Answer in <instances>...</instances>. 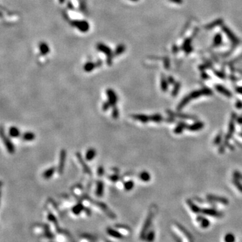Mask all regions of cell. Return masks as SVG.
I'll return each mask as SVG.
<instances>
[{
    "instance_id": "cell-1",
    "label": "cell",
    "mask_w": 242,
    "mask_h": 242,
    "mask_svg": "<svg viewBox=\"0 0 242 242\" xmlns=\"http://www.w3.org/2000/svg\"><path fill=\"white\" fill-rule=\"evenodd\" d=\"M1 137L3 143H4V145L7 149V151H8V153L11 154L14 153L15 152V147L14 144H13V143L11 141V140L9 139L8 137L4 134L3 128H1Z\"/></svg>"
},
{
    "instance_id": "cell-2",
    "label": "cell",
    "mask_w": 242,
    "mask_h": 242,
    "mask_svg": "<svg viewBox=\"0 0 242 242\" xmlns=\"http://www.w3.org/2000/svg\"><path fill=\"white\" fill-rule=\"evenodd\" d=\"M67 158V151L65 149H62L60 152L59 155V161L58 167H57V171H58L59 174H63L64 171L65 165Z\"/></svg>"
},
{
    "instance_id": "cell-3",
    "label": "cell",
    "mask_w": 242,
    "mask_h": 242,
    "mask_svg": "<svg viewBox=\"0 0 242 242\" xmlns=\"http://www.w3.org/2000/svg\"><path fill=\"white\" fill-rule=\"evenodd\" d=\"M75 155H76V157H77L78 161H79V163H80V165L82 166V169H83V171H84L85 174H88L89 176H91V169L89 167L88 165H87V163L85 162L84 159H83L82 156H81V154L79 153V152H77Z\"/></svg>"
},
{
    "instance_id": "cell-4",
    "label": "cell",
    "mask_w": 242,
    "mask_h": 242,
    "mask_svg": "<svg viewBox=\"0 0 242 242\" xmlns=\"http://www.w3.org/2000/svg\"><path fill=\"white\" fill-rule=\"evenodd\" d=\"M106 94H107L108 98V102L111 104L112 107L117 105V103L118 102V97L114 91L112 89H108L106 90Z\"/></svg>"
},
{
    "instance_id": "cell-5",
    "label": "cell",
    "mask_w": 242,
    "mask_h": 242,
    "mask_svg": "<svg viewBox=\"0 0 242 242\" xmlns=\"http://www.w3.org/2000/svg\"><path fill=\"white\" fill-rule=\"evenodd\" d=\"M134 120H137L141 123H147L149 121H150V117L145 115V114H133L131 116Z\"/></svg>"
},
{
    "instance_id": "cell-6",
    "label": "cell",
    "mask_w": 242,
    "mask_h": 242,
    "mask_svg": "<svg viewBox=\"0 0 242 242\" xmlns=\"http://www.w3.org/2000/svg\"><path fill=\"white\" fill-rule=\"evenodd\" d=\"M104 182L102 181L99 180L97 182V186H96V196H98V197H101L103 196V193H104Z\"/></svg>"
},
{
    "instance_id": "cell-7",
    "label": "cell",
    "mask_w": 242,
    "mask_h": 242,
    "mask_svg": "<svg viewBox=\"0 0 242 242\" xmlns=\"http://www.w3.org/2000/svg\"><path fill=\"white\" fill-rule=\"evenodd\" d=\"M96 155V151L94 148H89L85 153V159L87 161H91L94 159Z\"/></svg>"
},
{
    "instance_id": "cell-8",
    "label": "cell",
    "mask_w": 242,
    "mask_h": 242,
    "mask_svg": "<svg viewBox=\"0 0 242 242\" xmlns=\"http://www.w3.org/2000/svg\"><path fill=\"white\" fill-rule=\"evenodd\" d=\"M9 135L13 138H18L20 136V131L18 127H11L9 129Z\"/></svg>"
},
{
    "instance_id": "cell-9",
    "label": "cell",
    "mask_w": 242,
    "mask_h": 242,
    "mask_svg": "<svg viewBox=\"0 0 242 242\" xmlns=\"http://www.w3.org/2000/svg\"><path fill=\"white\" fill-rule=\"evenodd\" d=\"M203 213L205 215H209V216L215 217H221L222 216L221 213H219L218 211L213 210V209H204Z\"/></svg>"
},
{
    "instance_id": "cell-10",
    "label": "cell",
    "mask_w": 242,
    "mask_h": 242,
    "mask_svg": "<svg viewBox=\"0 0 242 242\" xmlns=\"http://www.w3.org/2000/svg\"><path fill=\"white\" fill-rule=\"evenodd\" d=\"M36 138V135L32 132H26L22 135V139L25 141H32Z\"/></svg>"
},
{
    "instance_id": "cell-11",
    "label": "cell",
    "mask_w": 242,
    "mask_h": 242,
    "mask_svg": "<svg viewBox=\"0 0 242 242\" xmlns=\"http://www.w3.org/2000/svg\"><path fill=\"white\" fill-rule=\"evenodd\" d=\"M56 170V168L55 167H51L50 168L47 169V170L45 171L43 173V176L45 179H50L53 175L55 174V171Z\"/></svg>"
},
{
    "instance_id": "cell-12",
    "label": "cell",
    "mask_w": 242,
    "mask_h": 242,
    "mask_svg": "<svg viewBox=\"0 0 242 242\" xmlns=\"http://www.w3.org/2000/svg\"><path fill=\"white\" fill-rule=\"evenodd\" d=\"M197 220L200 223V225H201V227L202 228L206 229L209 227V225H210V222H209V220L207 219L203 218V217H199V218L197 219Z\"/></svg>"
},
{
    "instance_id": "cell-13",
    "label": "cell",
    "mask_w": 242,
    "mask_h": 242,
    "mask_svg": "<svg viewBox=\"0 0 242 242\" xmlns=\"http://www.w3.org/2000/svg\"><path fill=\"white\" fill-rule=\"evenodd\" d=\"M152 218H153V213H150L149 214V215H148L147 218L145 223V225L143 227V231H142L143 234H144L145 233L147 230V229L149 228V225L151 224V223Z\"/></svg>"
},
{
    "instance_id": "cell-14",
    "label": "cell",
    "mask_w": 242,
    "mask_h": 242,
    "mask_svg": "<svg viewBox=\"0 0 242 242\" xmlns=\"http://www.w3.org/2000/svg\"><path fill=\"white\" fill-rule=\"evenodd\" d=\"M124 187L127 191H130L134 187V182L133 180H128L124 183Z\"/></svg>"
},
{
    "instance_id": "cell-15",
    "label": "cell",
    "mask_w": 242,
    "mask_h": 242,
    "mask_svg": "<svg viewBox=\"0 0 242 242\" xmlns=\"http://www.w3.org/2000/svg\"><path fill=\"white\" fill-rule=\"evenodd\" d=\"M139 178L143 182H148L150 180V175L147 171H142L139 174Z\"/></svg>"
},
{
    "instance_id": "cell-16",
    "label": "cell",
    "mask_w": 242,
    "mask_h": 242,
    "mask_svg": "<svg viewBox=\"0 0 242 242\" xmlns=\"http://www.w3.org/2000/svg\"><path fill=\"white\" fill-rule=\"evenodd\" d=\"M224 242H235V237L233 233H227L224 237Z\"/></svg>"
},
{
    "instance_id": "cell-17",
    "label": "cell",
    "mask_w": 242,
    "mask_h": 242,
    "mask_svg": "<svg viewBox=\"0 0 242 242\" xmlns=\"http://www.w3.org/2000/svg\"><path fill=\"white\" fill-rule=\"evenodd\" d=\"M83 209V206L82 205L81 203H78L77 205H75V207L73 208V212L74 214L78 215L81 212Z\"/></svg>"
},
{
    "instance_id": "cell-18",
    "label": "cell",
    "mask_w": 242,
    "mask_h": 242,
    "mask_svg": "<svg viewBox=\"0 0 242 242\" xmlns=\"http://www.w3.org/2000/svg\"><path fill=\"white\" fill-rule=\"evenodd\" d=\"M112 117L114 119H117L119 117V110L118 109V108L116 106L112 108Z\"/></svg>"
},
{
    "instance_id": "cell-19",
    "label": "cell",
    "mask_w": 242,
    "mask_h": 242,
    "mask_svg": "<svg viewBox=\"0 0 242 242\" xmlns=\"http://www.w3.org/2000/svg\"><path fill=\"white\" fill-rule=\"evenodd\" d=\"M110 106H111V104H110V102H108V101H106V102H104V103H103L102 109L103 111L106 112V111H107V110L110 109Z\"/></svg>"
},
{
    "instance_id": "cell-20",
    "label": "cell",
    "mask_w": 242,
    "mask_h": 242,
    "mask_svg": "<svg viewBox=\"0 0 242 242\" xmlns=\"http://www.w3.org/2000/svg\"><path fill=\"white\" fill-rule=\"evenodd\" d=\"M108 178H109L112 182H116L120 180V176L118 174H112L108 176Z\"/></svg>"
},
{
    "instance_id": "cell-21",
    "label": "cell",
    "mask_w": 242,
    "mask_h": 242,
    "mask_svg": "<svg viewBox=\"0 0 242 242\" xmlns=\"http://www.w3.org/2000/svg\"><path fill=\"white\" fill-rule=\"evenodd\" d=\"M161 120V117L158 114H154L150 117V121L154 122H159Z\"/></svg>"
},
{
    "instance_id": "cell-22",
    "label": "cell",
    "mask_w": 242,
    "mask_h": 242,
    "mask_svg": "<svg viewBox=\"0 0 242 242\" xmlns=\"http://www.w3.org/2000/svg\"><path fill=\"white\" fill-rule=\"evenodd\" d=\"M104 172H105V171H104V168L103 167V166L98 167V170H97V173H98V175L99 176H104Z\"/></svg>"
},
{
    "instance_id": "cell-23",
    "label": "cell",
    "mask_w": 242,
    "mask_h": 242,
    "mask_svg": "<svg viewBox=\"0 0 242 242\" xmlns=\"http://www.w3.org/2000/svg\"><path fill=\"white\" fill-rule=\"evenodd\" d=\"M154 237H155V234H154L153 232H150L149 234L148 237H147V239L149 241H152L154 239Z\"/></svg>"
}]
</instances>
